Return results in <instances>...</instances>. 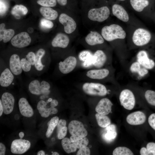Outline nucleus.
<instances>
[{"mask_svg": "<svg viewBox=\"0 0 155 155\" xmlns=\"http://www.w3.org/2000/svg\"><path fill=\"white\" fill-rule=\"evenodd\" d=\"M90 154V150L87 146L79 149L77 153V155H89Z\"/></svg>", "mask_w": 155, "mask_h": 155, "instance_id": "44", "label": "nucleus"}, {"mask_svg": "<svg viewBox=\"0 0 155 155\" xmlns=\"http://www.w3.org/2000/svg\"><path fill=\"white\" fill-rule=\"evenodd\" d=\"M68 129L71 135L76 136L85 137L88 134V132L80 121L73 120L69 124Z\"/></svg>", "mask_w": 155, "mask_h": 155, "instance_id": "10", "label": "nucleus"}, {"mask_svg": "<svg viewBox=\"0 0 155 155\" xmlns=\"http://www.w3.org/2000/svg\"><path fill=\"white\" fill-rule=\"evenodd\" d=\"M6 147L2 143H0V155H4L6 152Z\"/></svg>", "mask_w": 155, "mask_h": 155, "instance_id": "49", "label": "nucleus"}, {"mask_svg": "<svg viewBox=\"0 0 155 155\" xmlns=\"http://www.w3.org/2000/svg\"><path fill=\"white\" fill-rule=\"evenodd\" d=\"M31 41L29 34L26 32H22L13 37L11 39V43L14 47L22 48L28 46Z\"/></svg>", "mask_w": 155, "mask_h": 155, "instance_id": "9", "label": "nucleus"}, {"mask_svg": "<svg viewBox=\"0 0 155 155\" xmlns=\"http://www.w3.org/2000/svg\"><path fill=\"white\" fill-rule=\"evenodd\" d=\"M52 155H59V154L57 152H54L52 153Z\"/></svg>", "mask_w": 155, "mask_h": 155, "instance_id": "58", "label": "nucleus"}, {"mask_svg": "<svg viewBox=\"0 0 155 155\" xmlns=\"http://www.w3.org/2000/svg\"><path fill=\"white\" fill-rule=\"evenodd\" d=\"M113 155H133L131 151L125 147H118L116 148L113 152Z\"/></svg>", "mask_w": 155, "mask_h": 155, "instance_id": "37", "label": "nucleus"}, {"mask_svg": "<svg viewBox=\"0 0 155 155\" xmlns=\"http://www.w3.org/2000/svg\"><path fill=\"white\" fill-rule=\"evenodd\" d=\"M119 0V1H125V0Z\"/></svg>", "mask_w": 155, "mask_h": 155, "instance_id": "59", "label": "nucleus"}, {"mask_svg": "<svg viewBox=\"0 0 155 155\" xmlns=\"http://www.w3.org/2000/svg\"><path fill=\"white\" fill-rule=\"evenodd\" d=\"M108 61L107 56L102 50H97L93 54L92 65L96 68L106 67Z\"/></svg>", "mask_w": 155, "mask_h": 155, "instance_id": "13", "label": "nucleus"}, {"mask_svg": "<svg viewBox=\"0 0 155 155\" xmlns=\"http://www.w3.org/2000/svg\"><path fill=\"white\" fill-rule=\"evenodd\" d=\"M148 122L150 126L155 130V113H153L149 116Z\"/></svg>", "mask_w": 155, "mask_h": 155, "instance_id": "46", "label": "nucleus"}, {"mask_svg": "<svg viewBox=\"0 0 155 155\" xmlns=\"http://www.w3.org/2000/svg\"><path fill=\"white\" fill-rule=\"evenodd\" d=\"M70 139L72 142L74 143L77 148L87 146L89 143V141L87 138L85 137L71 136Z\"/></svg>", "mask_w": 155, "mask_h": 155, "instance_id": "34", "label": "nucleus"}, {"mask_svg": "<svg viewBox=\"0 0 155 155\" xmlns=\"http://www.w3.org/2000/svg\"><path fill=\"white\" fill-rule=\"evenodd\" d=\"M151 37V34L149 31L142 28H139L134 32L132 39L135 45L142 46L148 44Z\"/></svg>", "mask_w": 155, "mask_h": 155, "instance_id": "4", "label": "nucleus"}, {"mask_svg": "<svg viewBox=\"0 0 155 155\" xmlns=\"http://www.w3.org/2000/svg\"><path fill=\"white\" fill-rule=\"evenodd\" d=\"M130 4L135 11L140 12L149 4L148 0H130Z\"/></svg>", "mask_w": 155, "mask_h": 155, "instance_id": "31", "label": "nucleus"}, {"mask_svg": "<svg viewBox=\"0 0 155 155\" xmlns=\"http://www.w3.org/2000/svg\"><path fill=\"white\" fill-rule=\"evenodd\" d=\"M69 42L68 36L63 33L57 34L51 42L52 46L55 47L65 48L68 46Z\"/></svg>", "mask_w": 155, "mask_h": 155, "instance_id": "18", "label": "nucleus"}, {"mask_svg": "<svg viewBox=\"0 0 155 155\" xmlns=\"http://www.w3.org/2000/svg\"><path fill=\"white\" fill-rule=\"evenodd\" d=\"M14 74L10 69L6 68L1 72L0 76V85L3 87L9 86L12 83L14 79Z\"/></svg>", "mask_w": 155, "mask_h": 155, "instance_id": "22", "label": "nucleus"}, {"mask_svg": "<svg viewBox=\"0 0 155 155\" xmlns=\"http://www.w3.org/2000/svg\"><path fill=\"white\" fill-rule=\"evenodd\" d=\"M24 133L22 132H20L19 134V136L21 139H22L24 137Z\"/></svg>", "mask_w": 155, "mask_h": 155, "instance_id": "55", "label": "nucleus"}, {"mask_svg": "<svg viewBox=\"0 0 155 155\" xmlns=\"http://www.w3.org/2000/svg\"><path fill=\"white\" fill-rule=\"evenodd\" d=\"M101 35L106 40L111 42L117 39H124L126 33L119 25L113 24L106 26L102 28Z\"/></svg>", "mask_w": 155, "mask_h": 155, "instance_id": "1", "label": "nucleus"}, {"mask_svg": "<svg viewBox=\"0 0 155 155\" xmlns=\"http://www.w3.org/2000/svg\"><path fill=\"white\" fill-rule=\"evenodd\" d=\"M39 11L44 18L49 20H55L58 16L57 12L50 7H41Z\"/></svg>", "mask_w": 155, "mask_h": 155, "instance_id": "27", "label": "nucleus"}, {"mask_svg": "<svg viewBox=\"0 0 155 155\" xmlns=\"http://www.w3.org/2000/svg\"><path fill=\"white\" fill-rule=\"evenodd\" d=\"M82 88L85 93L90 95L103 96L108 92L104 85L98 82H86L82 84Z\"/></svg>", "mask_w": 155, "mask_h": 155, "instance_id": "2", "label": "nucleus"}, {"mask_svg": "<svg viewBox=\"0 0 155 155\" xmlns=\"http://www.w3.org/2000/svg\"><path fill=\"white\" fill-rule=\"evenodd\" d=\"M110 14L109 8L106 6H104L91 9L88 12V17L92 21L102 22L108 18Z\"/></svg>", "mask_w": 155, "mask_h": 155, "instance_id": "3", "label": "nucleus"}, {"mask_svg": "<svg viewBox=\"0 0 155 155\" xmlns=\"http://www.w3.org/2000/svg\"><path fill=\"white\" fill-rule=\"evenodd\" d=\"M57 0H38V4L43 7H54L57 5Z\"/></svg>", "mask_w": 155, "mask_h": 155, "instance_id": "39", "label": "nucleus"}, {"mask_svg": "<svg viewBox=\"0 0 155 155\" xmlns=\"http://www.w3.org/2000/svg\"><path fill=\"white\" fill-rule=\"evenodd\" d=\"M113 105V103L109 99L104 98L98 102L96 107L95 110L98 113L106 115L112 113Z\"/></svg>", "mask_w": 155, "mask_h": 155, "instance_id": "16", "label": "nucleus"}, {"mask_svg": "<svg viewBox=\"0 0 155 155\" xmlns=\"http://www.w3.org/2000/svg\"><path fill=\"white\" fill-rule=\"evenodd\" d=\"M136 58L137 61L142 67L147 69H152L155 66L154 62L149 58L147 52L145 51H139L137 55Z\"/></svg>", "mask_w": 155, "mask_h": 155, "instance_id": "14", "label": "nucleus"}, {"mask_svg": "<svg viewBox=\"0 0 155 155\" xmlns=\"http://www.w3.org/2000/svg\"><path fill=\"white\" fill-rule=\"evenodd\" d=\"M26 58L31 63L32 66L34 65L35 59V54L33 52H28L26 55Z\"/></svg>", "mask_w": 155, "mask_h": 155, "instance_id": "43", "label": "nucleus"}, {"mask_svg": "<svg viewBox=\"0 0 155 155\" xmlns=\"http://www.w3.org/2000/svg\"><path fill=\"white\" fill-rule=\"evenodd\" d=\"M30 146V142L28 140L21 138L16 139L11 143V151L13 154H22L28 150Z\"/></svg>", "mask_w": 155, "mask_h": 155, "instance_id": "7", "label": "nucleus"}, {"mask_svg": "<svg viewBox=\"0 0 155 155\" xmlns=\"http://www.w3.org/2000/svg\"><path fill=\"white\" fill-rule=\"evenodd\" d=\"M144 96L146 100L149 104L155 106V91L148 90L145 92Z\"/></svg>", "mask_w": 155, "mask_h": 155, "instance_id": "38", "label": "nucleus"}, {"mask_svg": "<svg viewBox=\"0 0 155 155\" xmlns=\"http://www.w3.org/2000/svg\"><path fill=\"white\" fill-rule=\"evenodd\" d=\"M58 104V101L57 100H52L51 102L50 106L51 107H55L57 106Z\"/></svg>", "mask_w": 155, "mask_h": 155, "instance_id": "52", "label": "nucleus"}, {"mask_svg": "<svg viewBox=\"0 0 155 155\" xmlns=\"http://www.w3.org/2000/svg\"><path fill=\"white\" fill-rule=\"evenodd\" d=\"M143 67L137 61L133 62L131 65L130 70L132 73L138 74Z\"/></svg>", "mask_w": 155, "mask_h": 155, "instance_id": "41", "label": "nucleus"}, {"mask_svg": "<svg viewBox=\"0 0 155 155\" xmlns=\"http://www.w3.org/2000/svg\"><path fill=\"white\" fill-rule=\"evenodd\" d=\"M28 31L29 33H32L33 31V29L32 28H30L28 29Z\"/></svg>", "mask_w": 155, "mask_h": 155, "instance_id": "56", "label": "nucleus"}, {"mask_svg": "<svg viewBox=\"0 0 155 155\" xmlns=\"http://www.w3.org/2000/svg\"><path fill=\"white\" fill-rule=\"evenodd\" d=\"M57 125V137L58 139L61 140L64 138L67 133L66 121L65 120L61 119L59 120Z\"/></svg>", "mask_w": 155, "mask_h": 155, "instance_id": "30", "label": "nucleus"}, {"mask_svg": "<svg viewBox=\"0 0 155 155\" xmlns=\"http://www.w3.org/2000/svg\"><path fill=\"white\" fill-rule=\"evenodd\" d=\"M59 21L64 26V31L66 33H71L76 28V24L74 20L65 13H62L60 15Z\"/></svg>", "mask_w": 155, "mask_h": 155, "instance_id": "11", "label": "nucleus"}, {"mask_svg": "<svg viewBox=\"0 0 155 155\" xmlns=\"http://www.w3.org/2000/svg\"><path fill=\"white\" fill-rule=\"evenodd\" d=\"M47 103L44 101L41 100L38 103L37 108L41 117L46 118L51 114H55L58 112L57 109L55 107L47 108Z\"/></svg>", "mask_w": 155, "mask_h": 155, "instance_id": "20", "label": "nucleus"}, {"mask_svg": "<svg viewBox=\"0 0 155 155\" xmlns=\"http://www.w3.org/2000/svg\"><path fill=\"white\" fill-rule=\"evenodd\" d=\"M58 3L61 6H65L67 3V0H57Z\"/></svg>", "mask_w": 155, "mask_h": 155, "instance_id": "51", "label": "nucleus"}, {"mask_svg": "<svg viewBox=\"0 0 155 155\" xmlns=\"http://www.w3.org/2000/svg\"><path fill=\"white\" fill-rule=\"evenodd\" d=\"M61 145L64 150L67 153H70L76 151L77 148L70 139L64 138L61 141Z\"/></svg>", "mask_w": 155, "mask_h": 155, "instance_id": "28", "label": "nucleus"}, {"mask_svg": "<svg viewBox=\"0 0 155 155\" xmlns=\"http://www.w3.org/2000/svg\"><path fill=\"white\" fill-rule=\"evenodd\" d=\"M140 154L141 155H152L145 147H142L140 149Z\"/></svg>", "mask_w": 155, "mask_h": 155, "instance_id": "50", "label": "nucleus"}, {"mask_svg": "<svg viewBox=\"0 0 155 155\" xmlns=\"http://www.w3.org/2000/svg\"><path fill=\"white\" fill-rule=\"evenodd\" d=\"M110 69L106 67L101 68L92 69L87 71L86 76L92 80H104L109 77L112 74Z\"/></svg>", "mask_w": 155, "mask_h": 155, "instance_id": "6", "label": "nucleus"}, {"mask_svg": "<svg viewBox=\"0 0 155 155\" xmlns=\"http://www.w3.org/2000/svg\"><path fill=\"white\" fill-rule=\"evenodd\" d=\"M77 61L73 56H69L59 63V69L62 73L66 74L72 71L76 66Z\"/></svg>", "mask_w": 155, "mask_h": 155, "instance_id": "8", "label": "nucleus"}, {"mask_svg": "<svg viewBox=\"0 0 155 155\" xmlns=\"http://www.w3.org/2000/svg\"><path fill=\"white\" fill-rule=\"evenodd\" d=\"M112 11L113 15L120 20L124 22L128 21L129 15L122 6L118 4L113 5L112 7Z\"/></svg>", "mask_w": 155, "mask_h": 155, "instance_id": "23", "label": "nucleus"}, {"mask_svg": "<svg viewBox=\"0 0 155 155\" xmlns=\"http://www.w3.org/2000/svg\"><path fill=\"white\" fill-rule=\"evenodd\" d=\"M59 121L58 117H54L51 119L47 123L48 128L46 133L47 137H49L51 135L55 128L57 125Z\"/></svg>", "mask_w": 155, "mask_h": 155, "instance_id": "36", "label": "nucleus"}, {"mask_svg": "<svg viewBox=\"0 0 155 155\" xmlns=\"http://www.w3.org/2000/svg\"><path fill=\"white\" fill-rule=\"evenodd\" d=\"M119 100L121 104L125 109L130 110L134 107L135 100V96L130 90L126 89L120 92Z\"/></svg>", "mask_w": 155, "mask_h": 155, "instance_id": "5", "label": "nucleus"}, {"mask_svg": "<svg viewBox=\"0 0 155 155\" xmlns=\"http://www.w3.org/2000/svg\"><path fill=\"white\" fill-rule=\"evenodd\" d=\"M147 151L151 154L152 155H155V143L149 142L146 145Z\"/></svg>", "mask_w": 155, "mask_h": 155, "instance_id": "45", "label": "nucleus"}, {"mask_svg": "<svg viewBox=\"0 0 155 155\" xmlns=\"http://www.w3.org/2000/svg\"><path fill=\"white\" fill-rule=\"evenodd\" d=\"M38 155H45V152L43 150H40L39 151L37 154Z\"/></svg>", "mask_w": 155, "mask_h": 155, "instance_id": "54", "label": "nucleus"}, {"mask_svg": "<svg viewBox=\"0 0 155 155\" xmlns=\"http://www.w3.org/2000/svg\"><path fill=\"white\" fill-rule=\"evenodd\" d=\"M93 56L92 53L88 51H84L81 52L79 55V58L83 62L85 67L92 65Z\"/></svg>", "mask_w": 155, "mask_h": 155, "instance_id": "29", "label": "nucleus"}, {"mask_svg": "<svg viewBox=\"0 0 155 155\" xmlns=\"http://www.w3.org/2000/svg\"><path fill=\"white\" fill-rule=\"evenodd\" d=\"M18 105L20 111L22 115L27 117L32 116L34 114L33 110L26 98H20Z\"/></svg>", "mask_w": 155, "mask_h": 155, "instance_id": "19", "label": "nucleus"}, {"mask_svg": "<svg viewBox=\"0 0 155 155\" xmlns=\"http://www.w3.org/2000/svg\"><path fill=\"white\" fill-rule=\"evenodd\" d=\"M104 38L99 33L96 31H92L86 37V43L90 46L101 44L104 42Z\"/></svg>", "mask_w": 155, "mask_h": 155, "instance_id": "24", "label": "nucleus"}, {"mask_svg": "<svg viewBox=\"0 0 155 155\" xmlns=\"http://www.w3.org/2000/svg\"><path fill=\"white\" fill-rule=\"evenodd\" d=\"M5 24L2 23L0 25V41L3 40L4 43L9 41L14 34V31L12 29H5Z\"/></svg>", "mask_w": 155, "mask_h": 155, "instance_id": "26", "label": "nucleus"}, {"mask_svg": "<svg viewBox=\"0 0 155 155\" xmlns=\"http://www.w3.org/2000/svg\"><path fill=\"white\" fill-rule=\"evenodd\" d=\"M146 120L145 114L141 111H137L129 115L126 120L127 123L132 125H138L143 124Z\"/></svg>", "mask_w": 155, "mask_h": 155, "instance_id": "15", "label": "nucleus"}, {"mask_svg": "<svg viewBox=\"0 0 155 155\" xmlns=\"http://www.w3.org/2000/svg\"><path fill=\"white\" fill-rule=\"evenodd\" d=\"M40 84L44 90H49L51 88L49 83L45 81H42L41 82Z\"/></svg>", "mask_w": 155, "mask_h": 155, "instance_id": "48", "label": "nucleus"}, {"mask_svg": "<svg viewBox=\"0 0 155 155\" xmlns=\"http://www.w3.org/2000/svg\"><path fill=\"white\" fill-rule=\"evenodd\" d=\"M15 119L16 120H18L20 118V116L18 114H16L14 117Z\"/></svg>", "mask_w": 155, "mask_h": 155, "instance_id": "57", "label": "nucleus"}, {"mask_svg": "<svg viewBox=\"0 0 155 155\" xmlns=\"http://www.w3.org/2000/svg\"><path fill=\"white\" fill-rule=\"evenodd\" d=\"M96 118L98 125L102 128H105L111 124V122L108 117L98 113L95 115Z\"/></svg>", "mask_w": 155, "mask_h": 155, "instance_id": "35", "label": "nucleus"}, {"mask_svg": "<svg viewBox=\"0 0 155 155\" xmlns=\"http://www.w3.org/2000/svg\"><path fill=\"white\" fill-rule=\"evenodd\" d=\"M28 9L22 5H15L11 11V13L17 19H20L21 16L26 15L28 12Z\"/></svg>", "mask_w": 155, "mask_h": 155, "instance_id": "32", "label": "nucleus"}, {"mask_svg": "<svg viewBox=\"0 0 155 155\" xmlns=\"http://www.w3.org/2000/svg\"><path fill=\"white\" fill-rule=\"evenodd\" d=\"M3 112V108L1 100H0V116H1Z\"/></svg>", "mask_w": 155, "mask_h": 155, "instance_id": "53", "label": "nucleus"}, {"mask_svg": "<svg viewBox=\"0 0 155 155\" xmlns=\"http://www.w3.org/2000/svg\"><path fill=\"white\" fill-rule=\"evenodd\" d=\"M0 15L3 14L6 11L7 6L6 4L2 0H0Z\"/></svg>", "mask_w": 155, "mask_h": 155, "instance_id": "47", "label": "nucleus"}, {"mask_svg": "<svg viewBox=\"0 0 155 155\" xmlns=\"http://www.w3.org/2000/svg\"><path fill=\"white\" fill-rule=\"evenodd\" d=\"M28 89L31 93L36 95H48L50 92L49 90H44L42 87L40 82L37 80H33L30 82L29 84Z\"/></svg>", "mask_w": 155, "mask_h": 155, "instance_id": "21", "label": "nucleus"}, {"mask_svg": "<svg viewBox=\"0 0 155 155\" xmlns=\"http://www.w3.org/2000/svg\"><path fill=\"white\" fill-rule=\"evenodd\" d=\"M40 26L44 28L50 29L54 26L53 22L50 20L46 18H42L40 21Z\"/></svg>", "mask_w": 155, "mask_h": 155, "instance_id": "42", "label": "nucleus"}, {"mask_svg": "<svg viewBox=\"0 0 155 155\" xmlns=\"http://www.w3.org/2000/svg\"><path fill=\"white\" fill-rule=\"evenodd\" d=\"M105 128L102 134V137L106 142H111L115 139L117 135L116 126L114 124H110Z\"/></svg>", "mask_w": 155, "mask_h": 155, "instance_id": "25", "label": "nucleus"}, {"mask_svg": "<svg viewBox=\"0 0 155 155\" xmlns=\"http://www.w3.org/2000/svg\"><path fill=\"white\" fill-rule=\"evenodd\" d=\"M20 60L19 56L16 54H13L10 57L9 60V69L14 75H19L22 73L23 70Z\"/></svg>", "mask_w": 155, "mask_h": 155, "instance_id": "17", "label": "nucleus"}, {"mask_svg": "<svg viewBox=\"0 0 155 155\" xmlns=\"http://www.w3.org/2000/svg\"><path fill=\"white\" fill-rule=\"evenodd\" d=\"M20 61L22 70L25 72L30 71L32 65L27 59L26 58H22L21 59Z\"/></svg>", "mask_w": 155, "mask_h": 155, "instance_id": "40", "label": "nucleus"}, {"mask_svg": "<svg viewBox=\"0 0 155 155\" xmlns=\"http://www.w3.org/2000/svg\"><path fill=\"white\" fill-rule=\"evenodd\" d=\"M1 101L3 113L6 115L11 113L13 110L15 103V99L13 95L8 92L4 93L1 96Z\"/></svg>", "mask_w": 155, "mask_h": 155, "instance_id": "12", "label": "nucleus"}, {"mask_svg": "<svg viewBox=\"0 0 155 155\" xmlns=\"http://www.w3.org/2000/svg\"><path fill=\"white\" fill-rule=\"evenodd\" d=\"M45 51L42 49H39L35 54V59L34 66L36 69L38 71H41L44 66L42 62V59L44 55Z\"/></svg>", "mask_w": 155, "mask_h": 155, "instance_id": "33", "label": "nucleus"}]
</instances>
